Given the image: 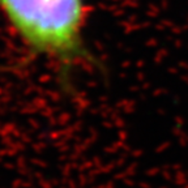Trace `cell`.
I'll list each match as a JSON object with an SVG mask.
<instances>
[{"label": "cell", "mask_w": 188, "mask_h": 188, "mask_svg": "<svg viewBox=\"0 0 188 188\" xmlns=\"http://www.w3.org/2000/svg\"><path fill=\"white\" fill-rule=\"evenodd\" d=\"M0 10L29 52L54 64L63 90L78 68L98 66L84 38L85 0H0Z\"/></svg>", "instance_id": "1"}]
</instances>
